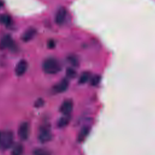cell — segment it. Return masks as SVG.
<instances>
[{
  "label": "cell",
  "mask_w": 155,
  "mask_h": 155,
  "mask_svg": "<svg viewBox=\"0 0 155 155\" xmlns=\"http://www.w3.org/2000/svg\"><path fill=\"white\" fill-rule=\"evenodd\" d=\"M43 71L49 74L58 73L61 69L59 62L53 58H48L45 59L42 64Z\"/></svg>",
  "instance_id": "cell-1"
},
{
  "label": "cell",
  "mask_w": 155,
  "mask_h": 155,
  "mask_svg": "<svg viewBox=\"0 0 155 155\" xmlns=\"http://www.w3.org/2000/svg\"><path fill=\"white\" fill-rule=\"evenodd\" d=\"M13 143V134L10 131H0V147L4 150L10 148Z\"/></svg>",
  "instance_id": "cell-2"
},
{
  "label": "cell",
  "mask_w": 155,
  "mask_h": 155,
  "mask_svg": "<svg viewBox=\"0 0 155 155\" xmlns=\"http://www.w3.org/2000/svg\"><path fill=\"white\" fill-rule=\"evenodd\" d=\"M38 137L41 143H46L51 139V133L50 126L47 124L42 125L39 129Z\"/></svg>",
  "instance_id": "cell-3"
},
{
  "label": "cell",
  "mask_w": 155,
  "mask_h": 155,
  "mask_svg": "<svg viewBox=\"0 0 155 155\" xmlns=\"http://www.w3.org/2000/svg\"><path fill=\"white\" fill-rule=\"evenodd\" d=\"M30 133V127L27 122H24L21 124L18 128V134L19 138L22 140H25L28 139Z\"/></svg>",
  "instance_id": "cell-4"
},
{
  "label": "cell",
  "mask_w": 155,
  "mask_h": 155,
  "mask_svg": "<svg viewBox=\"0 0 155 155\" xmlns=\"http://www.w3.org/2000/svg\"><path fill=\"white\" fill-rule=\"evenodd\" d=\"M73 107V101L71 99H66L61 104L59 110L64 115H68L71 112Z\"/></svg>",
  "instance_id": "cell-5"
},
{
  "label": "cell",
  "mask_w": 155,
  "mask_h": 155,
  "mask_svg": "<svg viewBox=\"0 0 155 155\" xmlns=\"http://www.w3.org/2000/svg\"><path fill=\"white\" fill-rule=\"evenodd\" d=\"M28 67V64L24 59H22L18 62L15 67V73L18 76H22L27 71Z\"/></svg>",
  "instance_id": "cell-6"
},
{
  "label": "cell",
  "mask_w": 155,
  "mask_h": 155,
  "mask_svg": "<svg viewBox=\"0 0 155 155\" xmlns=\"http://www.w3.org/2000/svg\"><path fill=\"white\" fill-rule=\"evenodd\" d=\"M67 14L66 9L64 7H60L56 12L55 16V22L58 25H62L65 19Z\"/></svg>",
  "instance_id": "cell-7"
},
{
  "label": "cell",
  "mask_w": 155,
  "mask_h": 155,
  "mask_svg": "<svg viewBox=\"0 0 155 155\" xmlns=\"http://www.w3.org/2000/svg\"><path fill=\"white\" fill-rule=\"evenodd\" d=\"M69 85V82L67 79H63L58 82L53 88V90L58 93L64 92L67 90Z\"/></svg>",
  "instance_id": "cell-8"
},
{
  "label": "cell",
  "mask_w": 155,
  "mask_h": 155,
  "mask_svg": "<svg viewBox=\"0 0 155 155\" xmlns=\"http://www.w3.org/2000/svg\"><path fill=\"white\" fill-rule=\"evenodd\" d=\"M36 33V30L35 28H30L27 29L22 35L21 39L24 42H28L31 40Z\"/></svg>",
  "instance_id": "cell-9"
},
{
  "label": "cell",
  "mask_w": 155,
  "mask_h": 155,
  "mask_svg": "<svg viewBox=\"0 0 155 155\" xmlns=\"http://www.w3.org/2000/svg\"><path fill=\"white\" fill-rule=\"evenodd\" d=\"M90 131V127L88 126H84L80 130L78 136V140L79 142H82L87 138Z\"/></svg>",
  "instance_id": "cell-10"
},
{
  "label": "cell",
  "mask_w": 155,
  "mask_h": 155,
  "mask_svg": "<svg viewBox=\"0 0 155 155\" xmlns=\"http://www.w3.org/2000/svg\"><path fill=\"white\" fill-rule=\"evenodd\" d=\"M12 44V39L10 35H5L0 41V50L5 49Z\"/></svg>",
  "instance_id": "cell-11"
},
{
  "label": "cell",
  "mask_w": 155,
  "mask_h": 155,
  "mask_svg": "<svg viewBox=\"0 0 155 155\" xmlns=\"http://www.w3.org/2000/svg\"><path fill=\"white\" fill-rule=\"evenodd\" d=\"M70 117L69 114L68 115H64L62 116L57 122V126L59 128H63L65 127L70 122Z\"/></svg>",
  "instance_id": "cell-12"
},
{
  "label": "cell",
  "mask_w": 155,
  "mask_h": 155,
  "mask_svg": "<svg viewBox=\"0 0 155 155\" xmlns=\"http://www.w3.org/2000/svg\"><path fill=\"white\" fill-rule=\"evenodd\" d=\"M90 73L88 71H84L83 72L78 80V82L80 84H84L85 83H87L88 81H90L91 76H90Z\"/></svg>",
  "instance_id": "cell-13"
},
{
  "label": "cell",
  "mask_w": 155,
  "mask_h": 155,
  "mask_svg": "<svg viewBox=\"0 0 155 155\" xmlns=\"http://www.w3.org/2000/svg\"><path fill=\"white\" fill-rule=\"evenodd\" d=\"M23 153V146L21 143L16 144L12 150L11 155H22Z\"/></svg>",
  "instance_id": "cell-14"
},
{
  "label": "cell",
  "mask_w": 155,
  "mask_h": 155,
  "mask_svg": "<svg viewBox=\"0 0 155 155\" xmlns=\"http://www.w3.org/2000/svg\"><path fill=\"white\" fill-rule=\"evenodd\" d=\"M101 80V77L99 74L94 75L93 77H91L90 79V83L91 86L96 87L98 85V84L100 83Z\"/></svg>",
  "instance_id": "cell-15"
},
{
  "label": "cell",
  "mask_w": 155,
  "mask_h": 155,
  "mask_svg": "<svg viewBox=\"0 0 155 155\" xmlns=\"http://www.w3.org/2000/svg\"><path fill=\"white\" fill-rule=\"evenodd\" d=\"M0 22L5 25H9L11 22V18L7 14L1 15L0 16Z\"/></svg>",
  "instance_id": "cell-16"
},
{
  "label": "cell",
  "mask_w": 155,
  "mask_h": 155,
  "mask_svg": "<svg viewBox=\"0 0 155 155\" xmlns=\"http://www.w3.org/2000/svg\"><path fill=\"white\" fill-rule=\"evenodd\" d=\"M33 155H51L50 152L43 148H36L33 151Z\"/></svg>",
  "instance_id": "cell-17"
},
{
  "label": "cell",
  "mask_w": 155,
  "mask_h": 155,
  "mask_svg": "<svg viewBox=\"0 0 155 155\" xmlns=\"http://www.w3.org/2000/svg\"><path fill=\"white\" fill-rule=\"evenodd\" d=\"M76 71L72 68H68L66 70V75L69 79H73L76 76Z\"/></svg>",
  "instance_id": "cell-18"
},
{
  "label": "cell",
  "mask_w": 155,
  "mask_h": 155,
  "mask_svg": "<svg viewBox=\"0 0 155 155\" xmlns=\"http://www.w3.org/2000/svg\"><path fill=\"white\" fill-rule=\"evenodd\" d=\"M68 61L73 66L77 67L79 65L78 59L74 56H70L68 58Z\"/></svg>",
  "instance_id": "cell-19"
},
{
  "label": "cell",
  "mask_w": 155,
  "mask_h": 155,
  "mask_svg": "<svg viewBox=\"0 0 155 155\" xmlns=\"http://www.w3.org/2000/svg\"><path fill=\"white\" fill-rule=\"evenodd\" d=\"M44 100L41 98H39L37 99L35 102V107L36 108H40L44 105Z\"/></svg>",
  "instance_id": "cell-20"
},
{
  "label": "cell",
  "mask_w": 155,
  "mask_h": 155,
  "mask_svg": "<svg viewBox=\"0 0 155 155\" xmlns=\"http://www.w3.org/2000/svg\"><path fill=\"white\" fill-rule=\"evenodd\" d=\"M47 46L49 48L52 49L55 47V42L53 40H50L47 43Z\"/></svg>",
  "instance_id": "cell-21"
},
{
  "label": "cell",
  "mask_w": 155,
  "mask_h": 155,
  "mask_svg": "<svg viewBox=\"0 0 155 155\" xmlns=\"http://www.w3.org/2000/svg\"><path fill=\"white\" fill-rule=\"evenodd\" d=\"M3 5H4V2H3V1H1V0H0V8H1V7H2L3 6Z\"/></svg>",
  "instance_id": "cell-22"
}]
</instances>
